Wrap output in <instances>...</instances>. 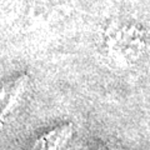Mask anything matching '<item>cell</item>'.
Returning a JSON list of instances; mask_svg holds the SVG:
<instances>
[{
    "mask_svg": "<svg viewBox=\"0 0 150 150\" xmlns=\"http://www.w3.org/2000/svg\"><path fill=\"white\" fill-rule=\"evenodd\" d=\"M26 83V78H20L19 80L14 84V85L10 88V91L6 95V101H4V106H3V115H5L9 112L10 110V108L13 106L14 101L16 100L18 95L23 91V89H24V85Z\"/></svg>",
    "mask_w": 150,
    "mask_h": 150,
    "instance_id": "7a4b0ae2",
    "label": "cell"
},
{
    "mask_svg": "<svg viewBox=\"0 0 150 150\" xmlns=\"http://www.w3.org/2000/svg\"><path fill=\"white\" fill-rule=\"evenodd\" d=\"M71 135V126L62 125L44 134L35 142L33 150H58L69 140Z\"/></svg>",
    "mask_w": 150,
    "mask_h": 150,
    "instance_id": "6da1fadb",
    "label": "cell"
}]
</instances>
